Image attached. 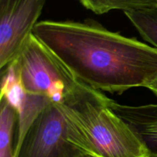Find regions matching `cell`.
Segmentation results:
<instances>
[{
    "label": "cell",
    "instance_id": "cell-5",
    "mask_svg": "<svg viewBox=\"0 0 157 157\" xmlns=\"http://www.w3.org/2000/svg\"><path fill=\"white\" fill-rule=\"evenodd\" d=\"M45 0H0V68L18 57L36 25Z\"/></svg>",
    "mask_w": 157,
    "mask_h": 157
},
{
    "label": "cell",
    "instance_id": "cell-11",
    "mask_svg": "<svg viewBox=\"0 0 157 157\" xmlns=\"http://www.w3.org/2000/svg\"><path fill=\"white\" fill-rule=\"evenodd\" d=\"M81 157H91V156H87V155H84V156H81Z\"/></svg>",
    "mask_w": 157,
    "mask_h": 157
},
{
    "label": "cell",
    "instance_id": "cell-9",
    "mask_svg": "<svg viewBox=\"0 0 157 157\" xmlns=\"http://www.w3.org/2000/svg\"><path fill=\"white\" fill-rule=\"evenodd\" d=\"M124 13L142 38L157 49V6Z\"/></svg>",
    "mask_w": 157,
    "mask_h": 157
},
{
    "label": "cell",
    "instance_id": "cell-3",
    "mask_svg": "<svg viewBox=\"0 0 157 157\" xmlns=\"http://www.w3.org/2000/svg\"><path fill=\"white\" fill-rule=\"evenodd\" d=\"M9 64L25 93L56 104H61L81 83L33 34Z\"/></svg>",
    "mask_w": 157,
    "mask_h": 157
},
{
    "label": "cell",
    "instance_id": "cell-4",
    "mask_svg": "<svg viewBox=\"0 0 157 157\" xmlns=\"http://www.w3.org/2000/svg\"><path fill=\"white\" fill-rule=\"evenodd\" d=\"M84 153L69 140L64 113L51 102L34 120L15 147V157H81Z\"/></svg>",
    "mask_w": 157,
    "mask_h": 157
},
{
    "label": "cell",
    "instance_id": "cell-1",
    "mask_svg": "<svg viewBox=\"0 0 157 157\" xmlns=\"http://www.w3.org/2000/svg\"><path fill=\"white\" fill-rule=\"evenodd\" d=\"M32 34L80 82L121 94L157 78V49L93 20L38 21Z\"/></svg>",
    "mask_w": 157,
    "mask_h": 157
},
{
    "label": "cell",
    "instance_id": "cell-2",
    "mask_svg": "<svg viewBox=\"0 0 157 157\" xmlns=\"http://www.w3.org/2000/svg\"><path fill=\"white\" fill-rule=\"evenodd\" d=\"M110 98L80 83L58 104L64 113L71 143L91 157H149L129 126L115 113Z\"/></svg>",
    "mask_w": 157,
    "mask_h": 157
},
{
    "label": "cell",
    "instance_id": "cell-7",
    "mask_svg": "<svg viewBox=\"0 0 157 157\" xmlns=\"http://www.w3.org/2000/svg\"><path fill=\"white\" fill-rule=\"evenodd\" d=\"M0 113V157H15L13 133L18 113L6 100L1 99Z\"/></svg>",
    "mask_w": 157,
    "mask_h": 157
},
{
    "label": "cell",
    "instance_id": "cell-8",
    "mask_svg": "<svg viewBox=\"0 0 157 157\" xmlns=\"http://www.w3.org/2000/svg\"><path fill=\"white\" fill-rule=\"evenodd\" d=\"M81 4L95 14L101 15L112 10L124 12L156 7L157 0H79Z\"/></svg>",
    "mask_w": 157,
    "mask_h": 157
},
{
    "label": "cell",
    "instance_id": "cell-10",
    "mask_svg": "<svg viewBox=\"0 0 157 157\" xmlns=\"http://www.w3.org/2000/svg\"><path fill=\"white\" fill-rule=\"evenodd\" d=\"M147 88L150 89L155 95L157 96V78L156 79H154L153 81H152L151 82L149 83L148 85L147 86Z\"/></svg>",
    "mask_w": 157,
    "mask_h": 157
},
{
    "label": "cell",
    "instance_id": "cell-6",
    "mask_svg": "<svg viewBox=\"0 0 157 157\" xmlns=\"http://www.w3.org/2000/svg\"><path fill=\"white\" fill-rule=\"evenodd\" d=\"M109 104L140 140L149 157H157V104L130 106L110 99Z\"/></svg>",
    "mask_w": 157,
    "mask_h": 157
}]
</instances>
